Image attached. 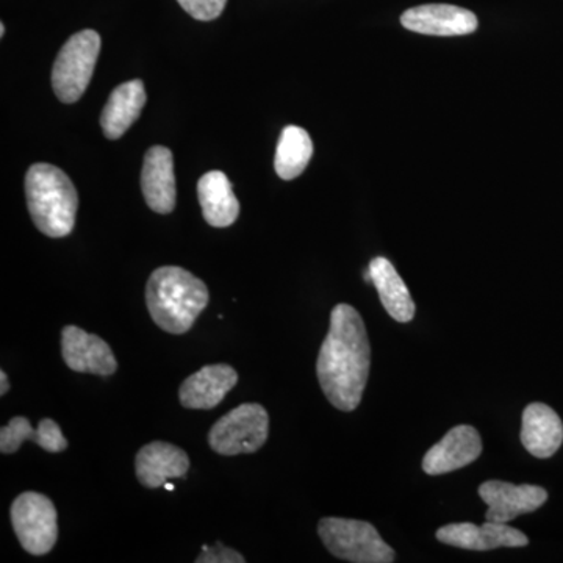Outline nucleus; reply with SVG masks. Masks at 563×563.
<instances>
[{
	"mask_svg": "<svg viewBox=\"0 0 563 563\" xmlns=\"http://www.w3.org/2000/svg\"><path fill=\"white\" fill-rule=\"evenodd\" d=\"M10 518L21 547L29 554L51 553L58 539V515L46 495L21 493L11 504Z\"/></svg>",
	"mask_w": 563,
	"mask_h": 563,
	"instance_id": "obj_7",
	"label": "nucleus"
},
{
	"mask_svg": "<svg viewBox=\"0 0 563 563\" xmlns=\"http://www.w3.org/2000/svg\"><path fill=\"white\" fill-rule=\"evenodd\" d=\"M181 9L198 21H213L221 16L228 0H177Z\"/></svg>",
	"mask_w": 563,
	"mask_h": 563,
	"instance_id": "obj_22",
	"label": "nucleus"
},
{
	"mask_svg": "<svg viewBox=\"0 0 563 563\" xmlns=\"http://www.w3.org/2000/svg\"><path fill=\"white\" fill-rule=\"evenodd\" d=\"M437 540L450 547L468 551H492L498 548L528 547L529 539L509 523L485 521L483 526L453 523L443 526L435 533Z\"/></svg>",
	"mask_w": 563,
	"mask_h": 563,
	"instance_id": "obj_10",
	"label": "nucleus"
},
{
	"mask_svg": "<svg viewBox=\"0 0 563 563\" xmlns=\"http://www.w3.org/2000/svg\"><path fill=\"white\" fill-rule=\"evenodd\" d=\"M190 470V457L173 443L152 442L141 448L135 459V473L146 488H158L169 479H180Z\"/></svg>",
	"mask_w": 563,
	"mask_h": 563,
	"instance_id": "obj_15",
	"label": "nucleus"
},
{
	"mask_svg": "<svg viewBox=\"0 0 563 563\" xmlns=\"http://www.w3.org/2000/svg\"><path fill=\"white\" fill-rule=\"evenodd\" d=\"M521 443L533 457H553L563 443L561 417L547 404H529L523 412Z\"/></svg>",
	"mask_w": 563,
	"mask_h": 563,
	"instance_id": "obj_16",
	"label": "nucleus"
},
{
	"mask_svg": "<svg viewBox=\"0 0 563 563\" xmlns=\"http://www.w3.org/2000/svg\"><path fill=\"white\" fill-rule=\"evenodd\" d=\"M99 52L101 36L98 32L81 31L66 41L52 69V87L63 103L77 102L87 91Z\"/></svg>",
	"mask_w": 563,
	"mask_h": 563,
	"instance_id": "obj_5",
	"label": "nucleus"
},
{
	"mask_svg": "<svg viewBox=\"0 0 563 563\" xmlns=\"http://www.w3.org/2000/svg\"><path fill=\"white\" fill-rule=\"evenodd\" d=\"M25 440H32L47 453H62L69 446L63 435L60 426L51 418L40 421L38 428L33 429L25 417H14L9 426L0 429V451L2 454H14Z\"/></svg>",
	"mask_w": 563,
	"mask_h": 563,
	"instance_id": "obj_20",
	"label": "nucleus"
},
{
	"mask_svg": "<svg viewBox=\"0 0 563 563\" xmlns=\"http://www.w3.org/2000/svg\"><path fill=\"white\" fill-rule=\"evenodd\" d=\"M372 368V344L361 313L339 303L318 354L317 376L325 398L335 409L352 412L361 406Z\"/></svg>",
	"mask_w": 563,
	"mask_h": 563,
	"instance_id": "obj_1",
	"label": "nucleus"
},
{
	"mask_svg": "<svg viewBox=\"0 0 563 563\" xmlns=\"http://www.w3.org/2000/svg\"><path fill=\"white\" fill-rule=\"evenodd\" d=\"M165 488H166V490H174V485L166 483Z\"/></svg>",
	"mask_w": 563,
	"mask_h": 563,
	"instance_id": "obj_26",
	"label": "nucleus"
},
{
	"mask_svg": "<svg viewBox=\"0 0 563 563\" xmlns=\"http://www.w3.org/2000/svg\"><path fill=\"white\" fill-rule=\"evenodd\" d=\"M368 272L372 274V284L379 292L380 302L393 320L410 322L413 320L415 306L412 295L406 282L396 272L393 263L385 257H376L369 263Z\"/></svg>",
	"mask_w": 563,
	"mask_h": 563,
	"instance_id": "obj_19",
	"label": "nucleus"
},
{
	"mask_svg": "<svg viewBox=\"0 0 563 563\" xmlns=\"http://www.w3.org/2000/svg\"><path fill=\"white\" fill-rule=\"evenodd\" d=\"M62 355L66 366L76 373L111 376L118 362L110 344L101 336L85 332L77 325H66L62 331Z\"/></svg>",
	"mask_w": 563,
	"mask_h": 563,
	"instance_id": "obj_9",
	"label": "nucleus"
},
{
	"mask_svg": "<svg viewBox=\"0 0 563 563\" xmlns=\"http://www.w3.org/2000/svg\"><path fill=\"white\" fill-rule=\"evenodd\" d=\"M246 559L239 551L218 543L214 547H203L202 553L196 558V563H243Z\"/></svg>",
	"mask_w": 563,
	"mask_h": 563,
	"instance_id": "obj_23",
	"label": "nucleus"
},
{
	"mask_svg": "<svg viewBox=\"0 0 563 563\" xmlns=\"http://www.w3.org/2000/svg\"><path fill=\"white\" fill-rule=\"evenodd\" d=\"M481 499L488 506L485 520L510 523L520 515L532 514L548 501V492L539 485H514L487 481L479 487Z\"/></svg>",
	"mask_w": 563,
	"mask_h": 563,
	"instance_id": "obj_8",
	"label": "nucleus"
},
{
	"mask_svg": "<svg viewBox=\"0 0 563 563\" xmlns=\"http://www.w3.org/2000/svg\"><path fill=\"white\" fill-rule=\"evenodd\" d=\"M236 383L239 374L231 365H207L181 383L179 401L185 409L211 410L220 406Z\"/></svg>",
	"mask_w": 563,
	"mask_h": 563,
	"instance_id": "obj_13",
	"label": "nucleus"
},
{
	"mask_svg": "<svg viewBox=\"0 0 563 563\" xmlns=\"http://www.w3.org/2000/svg\"><path fill=\"white\" fill-rule=\"evenodd\" d=\"M318 536L329 553L354 563H391L396 553L368 521L322 518Z\"/></svg>",
	"mask_w": 563,
	"mask_h": 563,
	"instance_id": "obj_4",
	"label": "nucleus"
},
{
	"mask_svg": "<svg viewBox=\"0 0 563 563\" xmlns=\"http://www.w3.org/2000/svg\"><path fill=\"white\" fill-rule=\"evenodd\" d=\"M141 188L147 206L155 213L168 214L176 207V176L173 152L168 147L154 146L144 155Z\"/></svg>",
	"mask_w": 563,
	"mask_h": 563,
	"instance_id": "obj_14",
	"label": "nucleus"
},
{
	"mask_svg": "<svg viewBox=\"0 0 563 563\" xmlns=\"http://www.w3.org/2000/svg\"><path fill=\"white\" fill-rule=\"evenodd\" d=\"M10 390L9 376L5 372H0V395H7Z\"/></svg>",
	"mask_w": 563,
	"mask_h": 563,
	"instance_id": "obj_24",
	"label": "nucleus"
},
{
	"mask_svg": "<svg viewBox=\"0 0 563 563\" xmlns=\"http://www.w3.org/2000/svg\"><path fill=\"white\" fill-rule=\"evenodd\" d=\"M198 198L203 220L209 222L211 228H229L239 220L240 202L233 195L231 180L224 173L203 174L198 181Z\"/></svg>",
	"mask_w": 563,
	"mask_h": 563,
	"instance_id": "obj_18",
	"label": "nucleus"
},
{
	"mask_svg": "<svg viewBox=\"0 0 563 563\" xmlns=\"http://www.w3.org/2000/svg\"><path fill=\"white\" fill-rule=\"evenodd\" d=\"M5 35V25L0 24V36Z\"/></svg>",
	"mask_w": 563,
	"mask_h": 563,
	"instance_id": "obj_25",
	"label": "nucleus"
},
{
	"mask_svg": "<svg viewBox=\"0 0 563 563\" xmlns=\"http://www.w3.org/2000/svg\"><path fill=\"white\" fill-rule=\"evenodd\" d=\"M313 155V143L309 133L298 125H287L277 143L274 169L284 180L301 176Z\"/></svg>",
	"mask_w": 563,
	"mask_h": 563,
	"instance_id": "obj_21",
	"label": "nucleus"
},
{
	"mask_svg": "<svg viewBox=\"0 0 563 563\" xmlns=\"http://www.w3.org/2000/svg\"><path fill=\"white\" fill-rule=\"evenodd\" d=\"M483 454V440L476 428L455 426L424 455L422 470L429 476H440L472 465Z\"/></svg>",
	"mask_w": 563,
	"mask_h": 563,
	"instance_id": "obj_11",
	"label": "nucleus"
},
{
	"mask_svg": "<svg viewBox=\"0 0 563 563\" xmlns=\"http://www.w3.org/2000/svg\"><path fill=\"white\" fill-rule=\"evenodd\" d=\"M209 301L207 285L180 266H162L147 280L146 303L152 321L173 335L190 331Z\"/></svg>",
	"mask_w": 563,
	"mask_h": 563,
	"instance_id": "obj_2",
	"label": "nucleus"
},
{
	"mask_svg": "<svg viewBox=\"0 0 563 563\" xmlns=\"http://www.w3.org/2000/svg\"><path fill=\"white\" fill-rule=\"evenodd\" d=\"M146 99L144 84L139 79L125 81L114 88L102 110L103 135L109 140L121 139L132 128L133 122L139 120Z\"/></svg>",
	"mask_w": 563,
	"mask_h": 563,
	"instance_id": "obj_17",
	"label": "nucleus"
},
{
	"mask_svg": "<svg viewBox=\"0 0 563 563\" xmlns=\"http://www.w3.org/2000/svg\"><path fill=\"white\" fill-rule=\"evenodd\" d=\"M401 24L407 31L432 36H462L476 32L473 11L448 3H429L404 11Z\"/></svg>",
	"mask_w": 563,
	"mask_h": 563,
	"instance_id": "obj_12",
	"label": "nucleus"
},
{
	"mask_svg": "<svg viewBox=\"0 0 563 563\" xmlns=\"http://www.w3.org/2000/svg\"><path fill=\"white\" fill-rule=\"evenodd\" d=\"M25 196L36 229L51 239H63L76 225L79 195L65 173L49 163H35L25 176Z\"/></svg>",
	"mask_w": 563,
	"mask_h": 563,
	"instance_id": "obj_3",
	"label": "nucleus"
},
{
	"mask_svg": "<svg viewBox=\"0 0 563 563\" xmlns=\"http://www.w3.org/2000/svg\"><path fill=\"white\" fill-rule=\"evenodd\" d=\"M269 435V415L261 404L247 402L225 413L211 426L209 444L220 455L252 454Z\"/></svg>",
	"mask_w": 563,
	"mask_h": 563,
	"instance_id": "obj_6",
	"label": "nucleus"
}]
</instances>
